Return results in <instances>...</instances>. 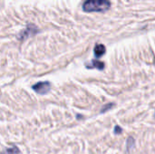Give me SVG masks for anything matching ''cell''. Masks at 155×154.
Returning a JSON list of instances; mask_svg holds the SVG:
<instances>
[{
    "label": "cell",
    "instance_id": "6da1fadb",
    "mask_svg": "<svg viewBox=\"0 0 155 154\" xmlns=\"http://www.w3.org/2000/svg\"><path fill=\"white\" fill-rule=\"evenodd\" d=\"M110 7L109 0H86L83 5L84 12H105Z\"/></svg>",
    "mask_w": 155,
    "mask_h": 154
},
{
    "label": "cell",
    "instance_id": "7a4b0ae2",
    "mask_svg": "<svg viewBox=\"0 0 155 154\" xmlns=\"http://www.w3.org/2000/svg\"><path fill=\"white\" fill-rule=\"evenodd\" d=\"M33 90L38 94H46L51 89V84L49 82H39L32 86Z\"/></svg>",
    "mask_w": 155,
    "mask_h": 154
},
{
    "label": "cell",
    "instance_id": "3957f363",
    "mask_svg": "<svg viewBox=\"0 0 155 154\" xmlns=\"http://www.w3.org/2000/svg\"><path fill=\"white\" fill-rule=\"evenodd\" d=\"M105 51H106L105 46H104V44H96V45H95V47H94V55H95L97 58L102 57V56L105 54Z\"/></svg>",
    "mask_w": 155,
    "mask_h": 154
},
{
    "label": "cell",
    "instance_id": "277c9868",
    "mask_svg": "<svg viewBox=\"0 0 155 154\" xmlns=\"http://www.w3.org/2000/svg\"><path fill=\"white\" fill-rule=\"evenodd\" d=\"M86 67L87 68H97L99 70H103L104 68V64L100 61H97V60H93L91 63L86 64Z\"/></svg>",
    "mask_w": 155,
    "mask_h": 154
},
{
    "label": "cell",
    "instance_id": "5b68a950",
    "mask_svg": "<svg viewBox=\"0 0 155 154\" xmlns=\"http://www.w3.org/2000/svg\"><path fill=\"white\" fill-rule=\"evenodd\" d=\"M19 150L16 146H13L11 148H8L6 150H5L1 154H19Z\"/></svg>",
    "mask_w": 155,
    "mask_h": 154
},
{
    "label": "cell",
    "instance_id": "8992f818",
    "mask_svg": "<svg viewBox=\"0 0 155 154\" xmlns=\"http://www.w3.org/2000/svg\"><path fill=\"white\" fill-rule=\"evenodd\" d=\"M121 131H122V129H121V128H119L118 126H117V127H115V133H121Z\"/></svg>",
    "mask_w": 155,
    "mask_h": 154
}]
</instances>
